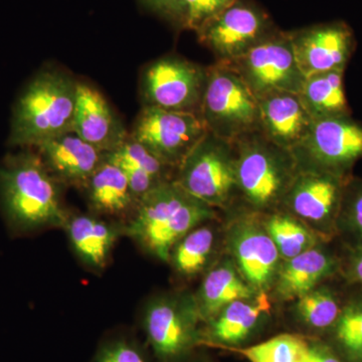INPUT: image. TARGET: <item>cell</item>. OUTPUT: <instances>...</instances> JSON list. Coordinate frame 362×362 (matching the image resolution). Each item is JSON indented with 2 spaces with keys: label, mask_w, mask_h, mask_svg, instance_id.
<instances>
[{
  "label": "cell",
  "mask_w": 362,
  "mask_h": 362,
  "mask_svg": "<svg viewBox=\"0 0 362 362\" xmlns=\"http://www.w3.org/2000/svg\"><path fill=\"white\" fill-rule=\"evenodd\" d=\"M62 187L37 150L7 156L0 163V207L9 230L26 235L63 228L69 211L62 201Z\"/></svg>",
  "instance_id": "1"
},
{
  "label": "cell",
  "mask_w": 362,
  "mask_h": 362,
  "mask_svg": "<svg viewBox=\"0 0 362 362\" xmlns=\"http://www.w3.org/2000/svg\"><path fill=\"white\" fill-rule=\"evenodd\" d=\"M213 216L211 206L195 199L175 180L166 181L138 202L124 235L161 261H169L175 245Z\"/></svg>",
  "instance_id": "2"
},
{
  "label": "cell",
  "mask_w": 362,
  "mask_h": 362,
  "mask_svg": "<svg viewBox=\"0 0 362 362\" xmlns=\"http://www.w3.org/2000/svg\"><path fill=\"white\" fill-rule=\"evenodd\" d=\"M78 81L57 69L33 77L14 105L8 144L37 148L73 130Z\"/></svg>",
  "instance_id": "3"
},
{
  "label": "cell",
  "mask_w": 362,
  "mask_h": 362,
  "mask_svg": "<svg viewBox=\"0 0 362 362\" xmlns=\"http://www.w3.org/2000/svg\"><path fill=\"white\" fill-rule=\"evenodd\" d=\"M235 144L238 188L258 209L285 199L298 168L291 152L274 144L259 131L240 138Z\"/></svg>",
  "instance_id": "4"
},
{
  "label": "cell",
  "mask_w": 362,
  "mask_h": 362,
  "mask_svg": "<svg viewBox=\"0 0 362 362\" xmlns=\"http://www.w3.org/2000/svg\"><path fill=\"white\" fill-rule=\"evenodd\" d=\"M199 115L209 133L226 141L259 131L258 99L232 68L218 62L207 68Z\"/></svg>",
  "instance_id": "5"
},
{
  "label": "cell",
  "mask_w": 362,
  "mask_h": 362,
  "mask_svg": "<svg viewBox=\"0 0 362 362\" xmlns=\"http://www.w3.org/2000/svg\"><path fill=\"white\" fill-rule=\"evenodd\" d=\"M235 144L206 134L177 166L173 180L209 206H225L238 187Z\"/></svg>",
  "instance_id": "6"
},
{
  "label": "cell",
  "mask_w": 362,
  "mask_h": 362,
  "mask_svg": "<svg viewBox=\"0 0 362 362\" xmlns=\"http://www.w3.org/2000/svg\"><path fill=\"white\" fill-rule=\"evenodd\" d=\"M278 30L268 11L256 1L235 0L195 33L218 63L228 65Z\"/></svg>",
  "instance_id": "7"
},
{
  "label": "cell",
  "mask_w": 362,
  "mask_h": 362,
  "mask_svg": "<svg viewBox=\"0 0 362 362\" xmlns=\"http://www.w3.org/2000/svg\"><path fill=\"white\" fill-rule=\"evenodd\" d=\"M226 66L240 76L257 99L277 92L299 95L306 80L295 59L289 33L281 30Z\"/></svg>",
  "instance_id": "8"
},
{
  "label": "cell",
  "mask_w": 362,
  "mask_h": 362,
  "mask_svg": "<svg viewBox=\"0 0 362 362\" xmlns=\"http://www.w3.org/2000/svg\"><path fill=\"white\" fill-rule=\"evenodd\" d=\"M207 69L177 56H166L146 66L141 78L144 106L199 114Z\"/></svg>",
  "instance_id": "9"
},
{
  "label": "cell",
  "mask_w": 362,
  "mask_h": 362,
  "mask_svg": "<svg viewBox=\"0 0 362 362\" xmlns=\"http://www.w3.org/2000/svg\"><path fill=\"white\" fill-rule=\"evenodd\" d=\"M206 132L199 114L144 106L130 135L162 162L177 168Z\"/></svg>",
  "instance_id": "10"
},
{
  "label": "cell",
  "mask_w": 362,
  "mask_h": 362,
  "mask_svg": "<svg viewBox=\"0 0 362 362\" xmlns=\"http://www.w3.org/2000/svg\"><path fill=\"white\" fill-rule=\"evenodd\" d=\"M291 153L298 173L330 175L362 156V126L349 116L314 121Z\"/></svg>",
  "instance_id": "11"
},
{
  "label": "cell",
  "mask_w": 362,
  "mask_h": 362,
  "mask_svg": "<svg viewBox=\"0 0 362 362\" xmlns=\"http://www.w3.org/2000/svg\"><path fill=\"white\" fill-rule=\"evenodd\" d=\"M199 317L195 300L160 298L147 305L143 327L159 361H175L192 349Z\"/></svg>",
  "instance_id": "12"
},
{
  "label": "cell",
  "mask_w": 362,
  "mask_h": 362,
  "mask_svg": "<svg viewBox=\"0 0 362 362\" xmlns=\"http://www.w3.org/2000/svg\"><path fill=\"white\" fill-rule=\"evenodd\" d=\"M288 33L295 59L305 78L344 71L354 51V32L342 21L317 23Z\"/></svg>",
  "instance_id": "13"
},
{
  "label": "cell",
  "mask_w": 362,
  "mask_h": 362,
  "mask_svg": "<svg viewBox=\"0 0 362 362\" xmlns=\"http://www.w3.org/2000/svg\"><path fill=\"white\" fill-rule=\"evenodd\" d=\"M71 132L106 153L122 144L129 135L103 95L80 81Z\"/></svg>",
  "instance_id": "14"
},
{
  "label": "cell",
  "mask_w": 362,
  "mask_h": 362,
  "mask_svg": "<svg viewBox=\"0 0 362 362\" xmlns=\"http://www.w3.org/2000/svg\"><path fill=\"white\" fill-rule=\"evenodd\" d=\"M35 150L45 168L62 185L78 189H83L106 158V152L86 142L74 132L47 140Z\"/></svg>",
  "instance_id": "15"
},
{
  "label": "cell",
  "mask_w": 362,
  "mask_h": 362,
  "mask_svg": "<svg viewBox=\"0 0 362 362\" xmlns=\"http://www.w3.org/2000/svg\"><path fill=\"white\" fill-rule=\"evenodd\" d=\"M258 105L259 132L290 152L308 134L314 122L294 93H272L259 98Z\"/></svg>",
  "instance_id": "16"
},
{
  "label": "cell",
  "mask_w": 362,
  "mask_h": 362,
  "mask_svg": "<svg viewBox=\"0 0 362 362\" xmlns=\"http://www.w3.org/2000/svg\"><path fill=\"white\" fill-rule=\"evenodd\" d=\"M63 228L74 252L95 272L106 268L117 240L124 235L123 223L94 214L69 213Z\"/></svg>",
  "instance_id": "17"
},
{
  "label": "cell",
  "mask_w": 362,
  "mask_h": 362,
  "mask_svg": "<svg viewBox=\"0 0 362 362\" xmlns=\"http://www.w3.org/2000/svg\"><path fill=\"white\" fill-rule=\"evenodd\" d=\"M92 214L125 225L132 218L138 199L127 176L115 163L105 158L83 187Z\"/></svg>",
  "instance_id": "18"
},
{
  "label": "cell",
  "mask_w": 362,
  "mask_h": 362,
  "mask_svg": "<svg viewBox=\"0 0 362 362\" xmlns=\"http://www.w3.org/2000/svg\"><path fill=\"white\" fill-rule=\"evenodd\" d=\"M106 158L122 169L138 202L161 183L173 180L171 171L175 168L157 158L130 133L122 144L106 153Z\"/></svg>",
  "instance_id": "19"
},
{
  "label": "cell",
  "mask_w": 362,
  "mask_h": 362,
  "mask_svg": "<svg viewBox=\"0 0 362 362\" xmlns=\"http://www.w3.org/2000/svg\"><path fill=\"white\" fill-rule=\"evenodd\" d=\"M233 250L250 284L256 288L269 284L277 267L279 252L268 233L255 226H246L235 233Z\"/></svg>",
  "instance_id": "20"
},
{
  "label": "cell",
  "mask_w": 362,
  "mask_h": 362,
  "mask_svg": "<svg viewBox=\"0 0 362 362\" xmlns=\"http://www.w3.org/2000/svg\"><path fill=\"white\" fill-rule=\"evenodd\" d=\"M338 194L337 182L329 173H298L284 201L300 218L320 221L332 211Z\"/></svg>",
  "instance_id": "21"
},
{
  "label": "cell",
  "mask_w": 362,
  "mask_h": 362,
  "mask_svg": "<svg viewBox=\"0 0 362 362\" xmlns=\"http://www.w3.org/2000/svg\"><path fill=\"white\" fill-rule=\"evenodd\" d=\"M343 71L316 74L305 80L299 97L312 120L349 116Z\"/></svg>",
  "instance_id": "22"
},
{
  "label": "cell",
  "mask_w": 362,
  "mask_h": 362,
  "mask_svg": "<svg viewBox=\"0 0 362 362\" xmlns=\"http://www.w3.org/2000/svg\"><path fill=\"white\" fill-rule=\"evenodd\" d=\"M252 289L243 282L232 267L213 269L204 278L195 299L197 312L202 318H211L237 300L249 299Z\"/></svg>",
  "instance_id": "23"
},
{
  "label": "cell",
  "mask_w": 362,
  "mask_h": 362,
  "mask_svg": "<svg viewBox=\"0 0 362 362\" xmlns=\"http://www.w3.org/2000/svg\"><path fill=\"white\" fill-rule=\"evenodd\" d=\"M245 300L233 301L220 312L211 331L216 341H242L254 329L262 314L270 309V303L265 293H262L255 301L246 302Z\"/></svg>",
  "instance_id": "24"
},
{
  "label": "cell",
  "mask_w": 362,
  "mask_h": 362,
  "mask_svg": "<svg viewBox=\"0 0 362 362\" xmlns=\"http://www.w3.org/2000/svg\"><path fill=\"white\" fill-rule=\"evenodd\" d=\"M330 267L329 259L322 252L307 250L289 259L282 269L278 291L287 298L303 296L326 275Z\"/></svg>",
  "instance_id": "25"
},
{
  "label": "cell",
  "mask_w": 362,
  "mask_h": 362,
  "mask_svg": "<svg viewBox=\"0 0 362 362\" xmlns=\"http://www.w3.org/2000/svg\"><path fill=\"white\" fill-rule=\"evenodd\" d=\"M201 226L187 233L170 252L169 261L183 277H194L201 273L213 252L214 230Z\"/></svg>",
  "instance_id": "26"
},
{
  "label": "cell",
  "mask_w": 362,
  "mask_h": 362,
  "mask_svg": "<svg viewBox=\"0 0 362 362\" xmlns=\"http://www.w3.org/2000/svg\"><path fill=\"white\" fill-rule=\"evenodd\" d=\"M267 225V233L277 247L279 254L285 258H294L311 249V233L291 216L277 214L272 216Z\"/></svg>",
  "instance_id": "27"
},
{
  "label": "cell",
  "mask_w": 362,
  "mask_h": 362,
  "mask_svg": "<svg viewBox=\"0 0 362 362\" xmlns=\"http://www.w3.org/2000/svg\"><path fill=\"white\" fill-rule=\"evenodd\" d=\"M308 346L302 337L283 334L238 351L250 362H301Z\"/></svg>",
  "instance_id": "28"
},
{
  "label": "cell",
  "mask_w": 362,
  "mask_h": 362,
  "mask_svg": "<svg viewBox=\"0 0 362 362\" xmlns=\"http://www.w3.org/2000/svg\"><path fill=\"white\" fill-rule=\"evenodd\" d=\"M297 310L302 320L314 328L328 327L339 314L335 300L324 291H310L300 297Z\"/></svg>",
  "instance_id": "29"
},
{
  "label": "cell",
  "mask_w": 362,
  "mask_h": 362,
  "mask_svg": "<svg viewBox=\"0 0 362 362\" xmlns=\"http://www.w3.org/2000/svg\"><path fill=\"white\" fill-rule=\"evenodd\" d=\"M183 30L197 33L209 21L223 13L235 0H180Z\"/></svg>",
  "instance_id": "30"
},
{
  "label": "cell",
  "mask_w": 362,
  "mask_h": 362,
  "mask_svg": "<svg viewBox=\"0 0 362 362\" xmlns=\"http://www.w3.org/2000/svg\"><path fill=\"white\" fill-rule=\"evenodd\" d=\"M337 338L350 356L362 361V308L343 313L337 325Z\"/></svg>",
  "instance_id": "31"
},
{
  "label": "cell",
  "mask_w": 362,
  "mask_h": 362,
  "mask_svg": "<svg viewBox=\"0 0 362 362\" xmlns=\"http://www.w3.org/2000/svg\"><path fill=\"white\" fill-rule=\"evenodd\" d=\"M94 362H148L141 347L134 341L118 338L102 345Z\"/></svg>",
  "instance_id": "32"
},
{
  "label": "cell",
  "mask_w": 362,
  "mask_h": 362,
  "mask_svg": "<svg viewBox=\"0 0 362 362\" xmlns=\"http://www.w3.org/2000/svg\"><path fill=\"white\" fill-rule=\"evenodd\" d=\"M140 6L176 30H183V11L180 0H138Z\"/></svg>",
  "instance_id": "33"
},
{
  "label": "cell",
  "mask_w": 362,
  "mask_h": 362,
  "mask_svg": "<svg viewBox=\"0 0 362 362\" xmlns=\"http://www.w3.org/2000/svg\"><path fill=\"white\" fill-rule=\"evenodd\" d=\"M301 362H340L334 356L309 345Z\"/></svg>",
  "instance_id": "34"
},
{
  "label": "cell",
  "mask_w": 362,
  "mask_h": 362,
  "mask_svg": "<svg viewBox=\"0 0 362 362\" xmlns=\"http://www.w3.org/2000/svg\"><path fill=\"white\" fill-rule=\"evenodd\" d=\"M354 216L356 225L362 230V192L356 197L354 204Z\"/></svg>",
  "instance_id": "35"
},
{
  "label": "cell",
  "mask_w": 362,
  "mask_h": 362,
  "mask_svg": "<svg viewBox=\"0 0 362 362\" xmlns=\"http://www.w3.org/2000/svg\"><path fill=\"white\" fill-rule=\"evenodd\" d=\"M356 270L357 277H358L359 280L362 281V256L358 259V262H357Z\"/></svg>",
  "instance_id": "36"
}]
</instances>
